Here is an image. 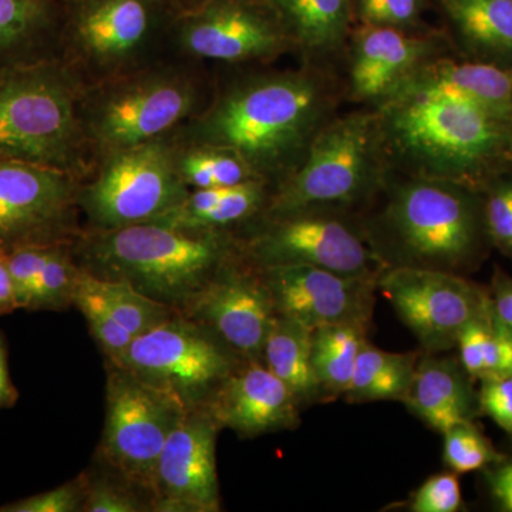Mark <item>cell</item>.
Listing matches in <instances>:
<instances>
[{"label":"cell","instance_id":"cell-1","mask_svg":"<svg viewBox=\"0 0 512 512\" xmlns=\"http://www.w3.org/2000/svg\"><path fill=\"white\" fill-rule=\"evenodd\" d=\"M335 106L333 84L318 70L247 74L214 92L171 138L231 151L274 188L301 164Z\"/></svg>","mask_w":512,"mask_h":512},{"label":"cell","instance_id":"cell-2","mask_svg":"<svg viewBox=\"0 0 512 512\" xmlns=\"http://www.w3.org/2000/svg\"><path fill=\"white\" fill-rule=\"evenodd\" d=\"M389 168L476 188L512 165V114L441 96H402L376 106Z\"/></svg>","mask_w":512,"mask_h":512},{"label":"cell","instance_id":"cell-3","mask_svg":"<svg viewBox=\"0 0 512 512\" xmlns=\"http://www.w3.org/2000/svg\"><path fill=\"white\" fill-rule=\"evenodd\" d=\"M82 271L133 286L183 313L222 265L239 254L235 231H192L160 222L89 231L72 242Z\"/></svg>","mask_w":512,"mask_h":512},{"label":"cell","instance_id":"cell-4","mask_svg":"<svg viewBox=\"0 0 512 512\" xmlns=\"http://www.w3.org/2000/svg\"><path fill=\"white\" fill-rule=\"evenodd\" d=\"M389 198L365 228L384 266L466 271L487 237L484 201L476 188L407 175L390 184Z\"/></svg>","mask_w":512,"mask_h":512},{"label":"cell","instance_id":"cell-5","mask_svg":"<svg viewBox=\"0 0 512 512\" xmlns=\"http://www.w3.org/2000/svg\"><path fill=\"white\" fill-rule=\"evenodd\" d=\"M198 62L170 57L82 90L80 124L96 165L104 157L164 140L210 103Z\"/></svg>","mask_w":512,"mask_h":512},{"label":"cell","instance_id":"cell-6","mask_svg":"<svg viewBox=\"0 0 512 512\" xmlns=\"http://www.w3.org/2000/svg\"><path fill=\"white\" fill-rule=\"evenodd\" d=\"M82 90L60 59L0 70V158L86 180L96 160L80 124Z\"/></svg>","mask_w":512,"mask_h":512},{"label":"cell","instance_id":"cell-7","mask_svg":"<svg viewBox=\"0 0 512 512\" xmlns=\"http://www.w3.org/2000/svg\"><path fill=\"white\" fill-rule=\"evenodd\" d=\"M389 171L376 111L333 117L312 141L301 164L272 188L259 218L323 208L342 210L373 197Z\"/></svg>","mask_w":512,"mask_h":512},{"label":"cell","instance_id":"cell-8","mask_svg":"<svg viewBox=\"0 0 512 512\" xmlns=\"http://www.w3.org/2000/svg\"><path fill=\"white\" fill-rule=\"evenodd\" d=\"M157 0H79L62 23L59 59L83 89L173 56Z\"/></svg>","mask_w":512,"mask_h":512},{"label":"cell","instance_id":"cell-9","mask_svg":"<svg viewBox=\"0 0 512 512\" xmlns=\"http://www.w3.org/2000/svg\"><path fill=\"white\" fill-rule=\"evenodd\" d=\"M190 191L173 138L128 148L104 157L82 181L83 228L109 231L156 221L183 204Z\"/></svg>","mask_w":512,"mask_h":512},{"label":"cell","instance_id":"cell-10","mask_svg":"<svg viewBox=\"0 0 512 512\" xmlns=\"http://www.w3.org/2000/svg\"><path fill=\"white\" fill-rule=\"evenodd\" d=\"M342 210H306L255 218L237 229L239 252L256 268L308 265L355 278H379L384 266L359 227Z\"/></svg>","mask_w":512,"mask_h":512},{"label":"cell","instance_id":"cell-11","mask_svg":"<svg viewBox=\"0 0 512 512\" xmlns=\"http://www.w3.org/2000/svg\"><path fill=\"white\" fill-rule=\"evenodd\" d=\"M245 362L210 328L177 313L134 339L116 365L192 410L207 409L225 380Z\"/></svg>","mask_w":512,"mask_h":512},{"label":"cell","instance_id":"cell-12","mask_svg":"<svg viewBox=\"0 0 512 512\" xmlns=\"http://www.w3.org/2000/svg\"><path fill=\"white\" fill-rule=\"evenodd\" d=\"M104 367L106 420L94 457L153 491L165 441L187 409L124 367L111 362Z\"/></svg>","mask_w":512,"mask_h":512},{"label":"cell","instance_id":"cell-13","mask_svg":"<svg viewBox=\"0 0 512 512\" xmlns=\"http://www.w3.org/2000/svg\"><path fill=\"white\" fill-rule=\"evenodd\" d=\"M80 187L64 171L0 158V251L76 241L84 229Z\"/></svg>","mask_w":512,"mask_h":512},{"label":"cell","instance_id":"cell-14","mask_svg":"<svg viewBox=\"0 0 512 512\" xmlns=\"http://www.w3.org/2000/svg\"><path fill=\"white\" fill-rule=\"evenodd\" d=\"M377 289L429 355L453 349L464 326L490 305L473 282L440 269L387 266Z\"/></svg>","mask_w":512,"mask_h":512},{"label":"cell","instance_id":"cell-15","mask_svg":"<svg viewBox=\"0 0 512 512\" xmlns=\"http://www.w3.org/2000/svg\"><path fill=\"white\" fill-rule=\"evenodd\" d=\"M295 49L274 8L252 0H210L175 22L173 56L192 62H264Z\"/></svg>","mask_w":512,"mask_h":512},{"label":"cell","instance_id":"cell-16","mask_svg":"<svg viewBox=\"0 0 512 512\" xmlns=\"http://www.w3.org/2000/svg\"><path fill=\"white\" fill-rule=\"evenodd\" d=\"M183 315L210 328L245 360L262 362L278 313L259 269L239 252L222 265Z\"/></svg>","mask_w":512,"mask_h":512},{"label":"cell","instance_id":"cell-17","mask_svg":"<svg viewBox=\"0 0 512 512\" xmlns=\"http://www.w3.org/2000/svg\"><path fill=\"white\" fill-rule=\"evenodd\" d=\"M220 431L207 409L184 413L158 458L153 483L156 512L221 510L217 470Z\"/></svg>","mask_w":512,"mask_h":512},{"label":"cell","instance_id":"cell-18","mask_svg":"<svg viewBox=\"0 0 512 512\" xmlns=\"http://www.w3.org/2000/svg\"><path fill=\"white\" fill-rule=\"evenodd\" d=\"M258 269L278 315L298 320L312 330L339 323H370L377 279L340 275L308 265Z\"/></svg>","mask_w":512,"mask_h":512},{"label":"cell","instance_id":"cell-19","mask_svg":"<svg viewBox=\"0 0 512 512\" xmlns=\"http://www.w3.org/2000/svg\"><path fill=\"white\" fill-rule=\"evenodd\" d=\"M207 410L221 430L255 439L296 429L301 407L264 362L247 360L225 380Z\"/></svg>","mask_w":512,"mask_h":512},{"label":"cell","instance_id":"cell-20","mask_svg":"<svg viewBox=\"0 0 512 512\" xmlns=\"http://www.w3.org/2000/svg\"><path fill=\"white\" fill-rule=\"evenodd\" d=\"M441 47L433 36L362 25L350 47V96L377 106L417 67L440 56Z\"/></svg>","mask_w":512,"mask_h":512},{"label":"cell","instance_id":"cell-21","mask_svg":"<svg viewBox=\"0 0 512 512\" xmlns=\"http://www.w3.org/2000/svg\"><path fill=\"white\" fill-rule=\"evenodd\" d=\"M417 94L448 97L497 113L512 114V67L494 62H458L437 56L417 67L384 100Z\"/></svg>","mask_w":512,"mask_h":512},{"label":"cell","instance_id":"cell-22","mask_svg":"<svg viewBox=\"0 0 512 512\" xmlns=\"http://www.w3.org/2000/svg\"><path fill=\"white\" fill-rule=\"evenodd\" d=\"M402 403L441 434L460 424L473 423L480 409L470 376L460 362L429 353L420 356Z\"/></svg>","mask_w":512,"mask_h":512},{"label":"cell","instance_id":"cell-23","mask_svg":"<svg viewBox=\"0 0 512 512\" xmlns=\"http://www.w3.org/2000/svg\"><path fill=\"white\" fill-rule=\"evenodd\" d=\"M271 192L272 185L262 180L191 190L183 204L153 222L192 231H237L261 215Z\"/></svg>","mask_w":512,"mask_h":512},{"label":"cell","instance_id":"cell-24","mask_svg":"<svg viewBox=\"0 0 512 512\" xmlns=\"http://www.w3.org/2000/svg\"><path fill=\"white\" fill-rule=\"evenodd\" d=\"M55 0H0V70L59 59Z\"/></svg>","mask_w":512,"mask_h":512},{"label":"cell","instance_id":"cell-25","mask_svg":"<svg viewBox=\"0 0 512 512\" xmlns=\"http://www.w3.org/2000/svg\"><path fill=\"white\" fill-rule=\"evenodd\" d=\"M271 6L308 57L333 55L348 36L353 0H271Z\"/></svg>","mask_w":512,"mask_h":512},{"label":"cell","instance_id":"cell-26","mask_svg":"<svg viewBox=\"0 0 512 512\" xmlns=\"http://www.w3.org/2000/svg\"><path fill=\"white\" fill-rule=\"evenodd\" d=\"M262 362L288 387L299 407L323 402L312 366V329L298 320L276 315L266 338Z\"/></svg>","mask_w":512,"mask_h":512},{"label":"cell","instance_id":"cell-27","mask_svg":"<svg viewBox=\"0 0 512 512\" xmlns=\"http://www.w3.org/2000/svg\"><path fill=\"white\" fill-rule=\"evenodd\" d=\"M461 42L480 56L512 59V0H441Z\"/></svg>","mask_w":512,"mask_h":512},{"label":"cell","instance_id":"cell-28","mask_svg":"<svg viewBox=\"0 0 512 512\" xmlns=\"http://www.w3.org/2000/svg\"><path fill=\"white\" fill-rule=\"evenodd\" d=\"M419 359L420 353L386 352L367 340L357 357L355 372L343 397L349 403L402 402Z\"/></svg>","mask_w":512,"mask_h":512},{"label":"cell","instance_id":"cell-29","mask_svg":"<svg viewBox=\"0 0 512 512\" xmlns=\"http://www.w3.org/2000/svg\"><path fill=\"white\" fill-rule=\"evenodd\" d=\"M367 325L339 323L312 330V366L325 400L348 390L357 357L367 342Z\"/></svg>","mask_w":512,"mask_h":512},{"label":"cell","instance_id":"cell-30","mask_svg":"<svg viewBox=\"0 0 512 512\" xmlns=\"http://www.w3.org/2000/svg\"><path fill=\"white\" fill-rule=\"evenodd\" d=\"M86 503L83 512H156L150 488L124 476L116 468L94 457L83 471Z\"/></svg>","mask_w":512,"mask_h":512},{"label":"cell","instance_id":"cell-31","mask_svg":"<svg viewBox=\"0 0 512 512\" xmlns=\"http://www.w3.org/2000/svg\"><path fill=\"white\" fill-rule=\"evenodd\" d=\"M178 147V168L190 190L232 187L258 180L244 161L231 151L205 146Z\"/></svg>","mask_w":512,"mask_h":512},{"label":"cell","instance_id":"cell-32","mask_svg":"<svg viewBox=\"0 0 512 512\" xmlns=\"http://www.w3.org/2000/svg\"><path fill=\"white\" fill-rule=\"evenodd\" d=\"M93 282L111 315L134 339L180 313L164 303L148 298L126 282L106 281L96 276H93Z\"/></svg>","mask_w":512,"mask_h":512},{"label":"cell","instance_id":"cell-33","mask_svg":"<svg viewBox=\"0 0 512 512\" xmlns=\"http://www.w3.org/2000/svg\"><path fill=\"white\" fill-rule=\"evenodd\" d=\"M80 275L82 269L74 261L72 244L47 247L29 311H67L72 308Z\"/></svg>","mask_w":512,"mask_h":512},{"label":"cell","instance_id":"cell-34","mask_svg":"<svg viewBox=\"0 0 512 512\" xmlns=\"http://www.w3.org/2000/svg\"><path fill=\"white\" fill-rule=\"evenodd\" d=\"M74 308L82 312L94 342L103 353L104 360L119 362L121 356L130 348L134 338L111 315L94 286L93 276L84 271L80 275L76 295H74Z\"/></svg>","mask_w":512,"mask_h":512},{"label":"cell","instance_id":"cell-35","mask_svg":"<svg viewBox=\"0 0 512 512\" xmlns=\"http://www.w3.org/2000/svg\"><path fill=\"white\" fill-rule=\"evenodd\" d=\"M460 365L470 379L497 377L498 355L495 339L493 312L490 305L481 315L468 322L457 339Z\"/></svg>","mask_w":512,"mask_h":512},{"label":"cell","instance_id":"cell-36","mask_svg":"<svg viewBox=\"0 0 512 512\" xmlns=\"http://www.w3.org/2000/svg\"><path fill=\"white\" fill-rule=\"evenodd\" d=\"M443 436L444 463L453 473H474L500 463L501 457L474 423L460 424Z\"/></svg>","mask_w":512,"mask_h":512},{"label":"cell","instance_id":"cell-37","mask_svg":"<svg viewBox=\"0 0 512 512\" xmlns=\"http://www.w3.org/2000/svg\"><path fill=\"white\" fill-rule=\"evenodd\" d=\"M484 201L485 232L491 242L512 258V180L494 178Z\"/></svg>","mask_w":512,"mask_h":512},{"label":"cell","instance_id":"cell-38","mask_svg":"<svg viewBox=\"0 0 512 512\" xmlns=\"http://www.w3.org/2000/svg\"><path fill=\"white\" fill-rule=\"evenodd\" d=\"M86 483L83 473L53 490L2 505L0 512H83Z\"/></svg>","mask_w":512,"mask_h":512},{"label":"cell","instance_id":"cell-39","mask_svg":"<svg viewBox=\"0 0 512 512\" xmlns=\"http://www.w3.org/2000/svg\"><path fill=\"white\" fill-rule=\"evenodd\" d=\"M421 0H356L357 18L362 25L412 28L419 20Z\"/></svg>","mask_w":512,"mask_h":512},{"label":"cell","instance_id":"cell-40","mask_svg":"<svg viewBox=\"0 0 512 512\" xmlns=\"http://www.w3.org/2000/svg\"><path fill=\"white\" fill-rule=\"evenodd\" d=\"M463 507L460 480L456 473H440L424 481L414 493L413 512H457Z\"/></svg>","mask_w":512,"mask_h":512},{"label":"cell","instance_id":"cell-41","mask_svg":"<svg viewBox=\"0 0 512 512\" xmlns=\"http://www.w3.org/2000/svg\"><path fill=\"white\" fill-rule=\"evenodd\" d=\"M47 247H25L6 252L19 309L29 311Z\"/></svg>","mask_w":512,"mask_h":512},{"label":"cell","instance_id":"cell-42","mask_svg":"<svg viewBox=\"0 0 512 512\" xmlns=\"http://www.w3.org/2000/svg\"><path fill=\"white\" fill-rule=\"evenodd\" d=\"M481 382L478 394L481 412L512 436V376L490 377Z\"/></svg>","mask_w":512,"mask_h":512},{"label":"cell","instance_id":"cell-43","mask_svg":"<svg viewBox=\"0 0 512 512\" xmlns=\"http://www.w3.org/2000/svg\"><path fill=\"white\" fill-rule=\"evenodd\" d=\"M491 311L495 318L512 330V278L498 271L494 276Z\"/></svg>","mask_w":512,"mask_h":512},{"label":"cell","instance_id":"cell-44","mask_svg":"<svg viewBox=\"0 0 512 512\" xmlns=\"http://www.w3.org/2000/svg\"><path fill=\"white\" fill-rule=\"evenodd\" d=\"M491 495L504 511L512 512V463L500 461L488 473Z\"/></svg>","mask_w":512,"mask_h":512},{"label":"cell","instance_id":"cell-45","mask_svg":"<svg viewBox=\"0 0 512 512\" xmlns=\"http://www.w3.org/2000/svg\"><path fill=\"white\" fill-rule=\"evenodd\" d=\"M19 399V392L12 382L9 372L8 346L5 336L0 330V409L15 406Z\"/></svg>","mask_w":512,"mask_h":512},{"label":"cell","instance_id":"cell-46","mask_svg":"<svg viewBox=\"0 0 512 512\" xmlns=\"http://www.w3.org/2000/svg\"><path fill=\"white\" fill-rule=\"evenodd\" d=\"M18 309L6 252L0 251V315H8Z\"/></svg>","mask_w":512,"mask_h":512},{"label":"cell","instance_id":"cell-47","mask_svg":"<svg viewBox=\"0 0 512 512\" xmlns=\"http://www.w3.org/2000/svg\"><path fill=\"white\" fill-rule=\"evenodd\" d=\"M207 2H210V0H204V2H202V5H204V3H207ZM198 8H200V6H198Z\"/></svg>","mask_w":512,"mask_h":512},{"label":"cell","instance_id":"cell-48","mask_svg":"<svg viewBox=\"0 0 512 512\" xmlns=\"http://www.w3.org/2000/svg\"><path fill=\"white\" fill-rule=\"evenodd\" d=\"M511 376H512V372H511Z\"/></svg>","mask_w":512,"mask_h":512}]
</instances>
